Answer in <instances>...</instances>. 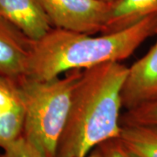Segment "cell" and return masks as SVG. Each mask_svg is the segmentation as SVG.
<instances>
[{
    "label": "cell",
    "mask_w": 157,
    "mask_h": 157,
    "mask_svg": "<svg viewBox=\"0 0 157 157\" xmlns=\"http://www.w3.org/2000/svg\"><path fill=\"white\" fill-rule=\"evenodd\" d=\"M128 71V67L121 62L83 71L56 157H86L103 142L120 137L121 93Z\"/></svg>",
    "instance_id": "obj_1"
},
{
    "label": "cell",
    "mask_w": 157,
    "mask_h": 157,
    "mask_svg": "<svg viewBox=\"0 0 157 157\" xmlns=\"http://www.w3.org/2000/svg\"><path fill=\"white\" fill-rule=\"evenodd\" d=\"M155 34L157 15L122 31L99 36L52 28L44 37L34 41L27 77L49 80L69 71L121 62Z\"/></svg>",
    "instance_id": "obj_2"
},
{
    "label": "cell",
    "mask_w": 157,
    "mask_h": 157,
    "mask_svg": "<svg viewBox=\"0 0 157 157\" xmlns=\"http://www.w3.org/2000/svg\"><path fill=\"white\" fill-rule=\"evenodd\" d=\"M83 71H69L63 77L49 80L27 76L19 78L25 106L22 135L39 149L43 157H56L73 92Z\"/></svg>",
    "instance_id": "obj_3"
},
{
    "label": "cell",
    "mask_w": 157,
    "mask_h": 157,
    "mask_svg": "<svg viewBox=\"0 0 157 157\" xmlns=\"http://www.w3.org/2000/svg\"><path fill=\"white\" fill-rule=\"evenodd\" d=\"M52 28L102 33L112 5L100 0H38Z\"/></svg>",
    "instance_id": "obj_4"
},
{
    "label": "cell",
    "mask_w": 157,
    "mask_h": 157,
    "mask_svg": "<svg viewBox=\"0 0 157 157\" xmlns=\"http://www.w3.org/2000/svg\"><path fill=\"white\" fill-rule=\"evenodd\" d=\"M121 98L127 110L157 101V41L128 67Z\"/></svg>",
    "instance_id": "obj_5"
},
{
    "label": "cell",
    "mask_w": 157,
    "mask_h": 157,
    "mask_svg": "<svg viewBox=\"0 0 157 157\" xmlns=\"http://www.w3.org/2000/svg\"><path fill=\"white\" fill-rule=\"evenodd\" d=\"M34 41L0 17V74L16 79L27 76Z\"/></svg>",
    "instance_id": "obj_6"
},
{
    "label": "cell",
    "mask_w": 157,
    "mask_h": 157,
    "mask_svg": "<svg viewBox=\"0 0 157 157\" xmlns=\"http://www.w3.org/2000/svg\"><path fill=\"white\" fill-rule=\"evenodd\" d=\"M25 106L19 79L0 74V147L23 135Z\"/></svg>",
    "instance_id": "obj_7"
},
{
    "label": "cell",
    "mask_w": 157,
    "mask_h": 157,
    "mask_svg": "<svg viewBox=\"0 0 157 157\" xmlns=\"http://www.w3.org/2000/svg\"><path fill=\"white\" fill-rule=\"evenodd\" d=\"M0 17L33 40H39L52 28L38 0H0Z\"/></svg>",
    "instance_id": "obj_8"
},
{
    "label": "cell",
    "mask_w": 157,
    "mask_h": 157,
    "mask_svg": "<svg viewBox=\"0 0 157 157\" xmlns=\"http://www.w3.org/2000/svg\"><path fill=\"white\" fill-rule=\"evenodd\" d=\"M157 15V0H117L101 34L122 31L150 16Z\"/></svg>",
    "instance_id": "obj_9"
},
{
    "label": "cell",
    "mask_w": 157,
    "mask_h": 157,
    "mask_svg": "<svg viewBox=\"0 0 157 157\" xmlns=\"http://www.w3.org/2000/svg\"><path fill=\"white\" fill-rule=\"evenodd\" d=\"M119 138L139 156L157 157V126H124Z\"/></svg>",
    "instance_id": "obj_10"
},
{
    "label": "cell",
    "mask_w": 157,
    "mask_h": 157,
    "mask_svg": "<svg viewBox=\"0 0 157 157\" xmlns=\"http://www.w3.org/2000/svg\"><path fill=\"white\" fill-rule=\"evenodd\" d=\"M121 126H157V101L127 110L121 116Z\"/></svg>",
    "instance_id": "obj_11"
},
{
    "label": "cell",
    "mask_w": 157,
    "mask_h": 157,
    "mask_svg": "<svg viewBox=\"0 0 157 157\" xmlns=\"http://www.w3.org/2000/svg\"><path fill=\"white\" fill-rule=\"evenodd\" d=\"M0 157H43L39 150L26 138L21 135L3 148Z\"/></svg>",
    "instance_id": "obj_12"
},
{
    "label": "cell",
    "mask_w": 157,
    "mask_h": 157,
    "mask_svg": "<svg viewBox=\"0 0 157 157\" xmlns=\"http://www.w3.org/2000/svg\"><path fill=\"white\" fill-rule=\"evenodd\" d=\"M99 147L104 153L105 157H140L129 150L119 137L107 140Z\"/></svg>",
    "instance_id": "obj_13"
},
{
    "label": "cell",
    "mask_w": 157,
    "mask_h": 157,
    "mask_svg": "<svg viewBox=\"0 0 157 157\" xmlns=\"http://www.w3.org/2000/svg\"><path fill=\"white\" fill-rule=\"evenodd\" d=\"M86 157H105V155H104L103 151L101 150V147L98 146Z\"/></svg>",
    "instance_id": "obj_14"
},
{
    "label": "cell",
    "mask_w": 157,
    "mask_h": 157,
    "mask_svg": "<svg viewBox=\"0 0 157 157\" xmlns=\"http://www.w3.org/2000/svg\"><path fill=\"white\" fill-rule=\"evenodd\" d=\"M100 1H102V2H104V3H107V4H110V5H112V4L114 3V2H116L117 0H100Z\"/></svg>",
    "instance_id": "obj_15"
}]
</instances>
